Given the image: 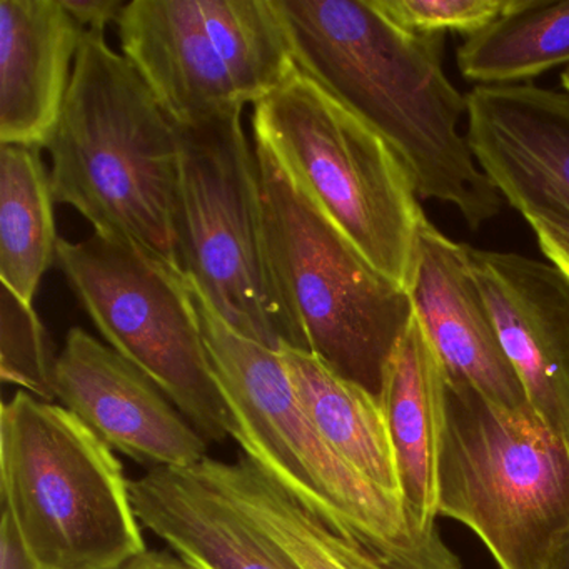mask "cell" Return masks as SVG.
<instances>
[{
  "mask_svg": "<svg viewBox=\"0 0 569 569\" xmlns=\"http://www.w3.org/2000/svg\"><path fill=\"white\" fill-rule=\"evenodd\" d=\"M299 71L388 141L421 201L451 204L472 231L505 208L459 131L468 98L442 68L445 36L392 24L369 0H274Z\"/></svg>",
  "mask_w": 569,
  "mask_h": 569,
  "instance_id": "cell-1",
  "label": "cell"
},
{
  "mask_svg": "<svg viewBox=\"0 0 569 569\" xmlns=\"http://www.w3.org/2000/svg\"><path fill=\"white\" fill-rule=\"evenodd\" d=\"M52 194L96 232L181 272L178 124L124 54L84 31L48 148Z\"/></svg>",
  "mask_w": 569,
  "mask_h": 569,
  "instance_id": "cell-2",
  "label": "cell"
},
{
  "mask_svg": "<svg viewBox=\"0 0 569 569\" xmlns=\"http://www.w3.org/2000/svg\"><path fill=\"white\" fill-rule=\"evenodd\" d=\"M188 281V279H186ZM212 372L242 455L348 541L398 569H462L439 538L412 529L401 499L352 469L316 429L281 352L232 331L189 286Z\"/></svg>",
  "mask_w": 569,
  "mask_h": 569,
  "instance_id": "cell-3",
  "label": "cell"
},
{
  "mask_svg": "<svg viewBox=\"0 0 569 569\" xmlns=\"http://www.w3.org/2000/svg\"><path fill=\"white\" fill-rule=\"evenodd\" d=\"M0 506L46 569H122L148 549L114 451L28 391L0 409Z\"/></svg>",
  "mask_w": 569,
  "mask_h": 569,
  "instance_id": "cell-4",
  "label": "cell"
},
{
  "mask_svg": "<svg viewBox=\"0 0 569 569\" xmlns=\"http://www.w3.org/2000/svg\"><path fill=\"white\" fill-rule=\"evenodd\" d=\"M439 516L471 529L498 569H548L569 531V442L531 406L446 375Z\"/></svg>",
  "mask_w": 569,
  "mask_h": 569,
  "instance_id": "cell-5",
  "label": "cell"
},
{
  "mask_svg": "<svg viewBox=\"0 0 569 569\" xmlns=\"http://www.w3.org/2000/svg\"><path fill=\"white\" fill-rule=\"evenodd\" d=\"M242 109L178 124V246L182 274L232 331L272 351H308V339L272 272L258 156Z\"/></svg>",
  "mask_w": 569,
  "mask_h": 569,
  "instance_id": "cell-6",
  "label": "cell"
},
{
  "mask_svg": "<svg viewBox=\"0 0 569 569\" xmlns=\"http://www.w3.org/2000/svg\"><path fill=\"white\" fill-rule=\"evenodd\" d=\"M251 124L256 144L379 272L408 291L426 216L388 141L299 69L254 104Z\"/></svg>",
  "mask_w": 569,
  "mask_h": 569,
  "instance_id": "cell-7",
  "label": "cell"
},
{
  "mask_svg": "<svg viewBox=\"0 0 569 569\" xmlns=\"http://www.w3.org/2000/svg\"><path fill=\"white\" fill-rule=\"evenodd\" d=\"M266 244L279 291L309 352L376 399L415 308L256 144Z\"/></svg>",
  "mask_w": 569,
  "mask_h": 569,
  "instance_id": "cell-8",
  "label": "cell"
},
{
  "mask_svg": "<svg viewBox=\"0 0 569 569\" xmlns=\"http://www.w3.org/2000/svg\"><path fill=\"white\" fill-rule=\"evenodd\" d=\"M116 26L176 124L258 104L298 72L274 0H131Z\"/></svg>",
  "mask_w": 569,
  "mask_h": 569,
  "instance_id": "cell-9",
  "label": "cell"
},
{
  "mask_svg": "<svg viewBox=\"0 0 569 569\" xmlns=\"http://www.w3.org/2000/svg\"><path fill=\"white\" fill-rule=\"evenodd\" d=\"M56 262L109 346L151 378L206 441L231 438L184 274L98 232L81 242L59 239Z\"/></svg>",
  "mask_w": 569,
  "mask_h": 569,
  "instance_id": "cell-10",
  "label": "cell"
},
{
  "mask_svg": "<svg viewBox=\"0 0 569 569\" xmlns=\"http://www.w3.org/2000/svg\"><path fill=\"white\" fill-rule=\"evenodd\" d=\"M54 392L112 451L149 469H188L208 458V441L162 389L86 329L66 336Z\"/></svg>",
  "mask_w": 569,
  "mask_h": 569,
  "instance_id": "cell-11",
  "label": "cell"
},
{
  "mask_svg": "<svg viewBox=\"0 0 569 569\" xmlns=\"http://www.w3.org/2000/svg\"><path fill=\"white\" fill-rule=\"evenodd\" d=\"M466 249L526 401L569 442V279L551 262Z\"/></svg>",
  "mask_w": 569,
  "mask_h": 569,
  "instance_id": "cell-12",
  "label": "cell"
},
{
  "mask_svg": "<svg viewBox=\"0 0 569 569\" xmlns=\"http://www.w3.org/2000/svg\"><path fill=\"white\" fill-rule=\"evenodd\" d=\"M468 141L481 171L522 218L569 219V94L525 84L476 86Z\"/></svg>",
  "mask_w": 569,
  "mask_h": 569,
  "instance_id": "cell-13",
  "label": "cell"
},
{
  "mask_svg": "<svg viewBox=\"0 0 569 569\" xmlns=\"http://www.w3.org/2000/svg\"><path fill=\"white\" fill-rule=\"evenodd\" d=\"M428 218L419 228L408 292L446 375L508 408L528 405L468 259Z\"/></svg>",
  "mask_w": 569,
  "mask_h": 569,
  "instance_id": "cell-14",
  "label": "cell"
},
{
  "mask_svg": "<svg viewBox=\"0 0 569 569\" xmlns=\"http://www.w3.org/2000/svg\"><path fill=\"white\" fill-rule=\"evenodd\" d=\"M82 36L62 0L0 2V144L48 148Z\"/></svg>",
  "mask_w": 569,
  "mask_h": 569,
  "instance_id": "cell-15",
  "label": "cell"
},
{
  "mask_svg": "<svg viewBox=\"0 0 569 569\" xmlns=\"http://www.w3.org/2000/svg\"><path fill=\"white\" fill-rule=\"evenodd\" d=\"M142 528L196 569H299L221 489L192 468L129 479Z\"/></svg>",
  "mask_w": 569,
  "mask_h": 569,
  "instance_id": "cell-16",
  "label": "cell"
},
{
  "mask_svg": "<svg viewBox=\"0 0 569 569\" xmlns=\"http://www.w3.org/2000/svg\"><path fill=\"white\" fill-rule=\"evenodd\" d=\"M445 396V366L412 316L386 369L379 402L395 451L402 505L412 529L421 536L438 532Z\"/></svg>",
  "mask_w": 569,
  "mask_h": 569,
  "instance_id": "cell-17",
  "label": "cell"
},
{
  "mask_svg": "<svg viewBox=\"0 0 569 569\" xmlns=\"http://www.w3.org/2000/svg\"><path fill=\"white\" fill-rule=\"evenodd\" d=\"M296 396L328 445L372 485L401 499L381 402L308 351H281ZM402 501V499H401Z\"/></svg>",
  "mask_w": 569,
  "mask_h": 569,
  "instance_id": "cell-18",
  "label": "cell"
},
{
  "mask_svg": "<svg viewBox=\"0 0 569 569\" xmlns=\"http://www.w3.org/2000/svg\"><path fill=\"white\" fill-rule=\"evenodd\" d=\"M192 469L221 489L299 569H366L368 549L332 531L244 455L236 462L208 456Z\"/></svg>",
  "mask_w": 569,
  "mask_h": 569,
  "instance_id": "cell-19",
  "label": "cell"
},
{
  "mask_svg": "<svg viewBox=\"0 0 569 569\" xmlns=\"http://www.w3.org/2000/svg\"><path fill=\"white\" fill-rule=\"evenodd\" d=\"M54 202L41 149L0 144V282L29 305L58 256Z\"/></svg>",
  "mask_w": 569,
  "mask_h": 569,
  "instance_id": "cell-20",
  "label": "cell"
},
{
  "mask_svg": "<svg viewBox=\"0 0 569 569\" xmlns=\"http://www.w3.org/2000/svg\"><path fill=\"white\" fill-rule=\"evenodd\" d=\"M456 61L478 86L525 84L569 66V0H516L509 14L466 39Z\"/></svg>",
  "mask_w": 569,
  "mask_h": 569,
  "instance_id": "cell-21",
  "label": "cell"
},
{
  "mask_svg": "<svg viewBox=\"0 0 569 569\" xmlns=\"http://www.w3.org/2000/svg\"><path fill=\"white\" fill-rule=\"evenodd\" d=\"M51 339L34 308L8 286L0 289V378L51 401L54 392Z\"/></svg>",
  "mask_w": 569,
  "mask_h": 569,
  "instance_id": "cell-22",
  "label": "cell"
},
{
  "mask_svg": "<svg viewBox=\"0 0 569 569\" xmlns=\"http://www.w3.org/2000/svg\"><path fill=\"white\" fill-rule=\"evenodd\" d=\"M372 8L399 28L418 34L485 31L515 9L516 0H369Z\"/></svg>",
  "mask_w": 569,
  "mask_h": 569,
  "instance_id": "cell-23",
  "label": "cell"
},
{
  "mask_svg": "<svg viewBox=\"0 0 569 569\" xmlns=\"http://www.w3.org/2000/svg\"><path fill=\"white\" fill-rule=\"evenodd\" d=\"M525 219L535 231L542 254L569 279V219L546 212Z\"/></svg>",
  "mask_w": 569,
  "mask_h": 569,
  "instance_id": "cell-24",
  "label": "cell"
},
{
  "mask_svg": "<svg viewBox=\"0 0 569 569\" xmlns=\"http://www.w3.org/2000/svg\"><path fill=\"white\" fill-rule=\"evenodd\" d=\"M69 14L84 31L101 32L112 22L118 24L128 2L124 0H62Z\"/></svg>",
  "mask_w": 569,
  "mask_h": 569,
  "instance_id": "cell-25",
  "label": "cell"
},
{
  "mask_svg": "<svg viewBox=\"0 0 569 569\" xmlns=\"http://www.w3.org/2000/svg\"><path fill=\"white\" fill-rule=\"evenodd\" d=\"M0 569H46L32 558L6 509H0Z\"/></svg>",
  "mask_w": 569,
  "mask_h": 569,
  "instance_id": "cell-26",
  "label": "cell"
},
{
  "mask_svg": "<svg viewBox=\"0 0 569 569\" xmlns=\"http://www.w3.org/2000/svg\"><path fill=\"white\" fill-rule=\"evenodd\" d=\"M122 569H196L181 558H174L166 551H149L132 558Z\"/></svg>",
  "mask_w": 569,
  "mask_h": 569,
  "instance_id": "cell-27",
  "label": "cell"
},
{
  "mask_svg": "<svg viewBox=\"0 0 569 569\" xmlns=\"http://www.w3.org/2000/svg\"><path fill=\"white\" fill-rule=\"evenodd\" d=\"M548 569H569V531L566 532L565 538L556 546Z\"/></svg>",
  "mask_w": 569,
  "mask_h": 569,
  "instance_id": "cell-28",
  "label": "cell"
},
{
  "mask_svg": "<svg viewBox=\"0 0 569 569\" xmlns=\"http://www.w3.org/2000/svg\"><path fill=\"white\" fill-rule=\"evenodd\" d=\"M561 86H562V91L568 92V94H569V66H568V68L565 69V71H562Z\"/></svg>",
  "mask_w": 569,
  "mask_h": 569,
  "instance_id": "cell-29",
  "label": "cell"
}]
</instances>
